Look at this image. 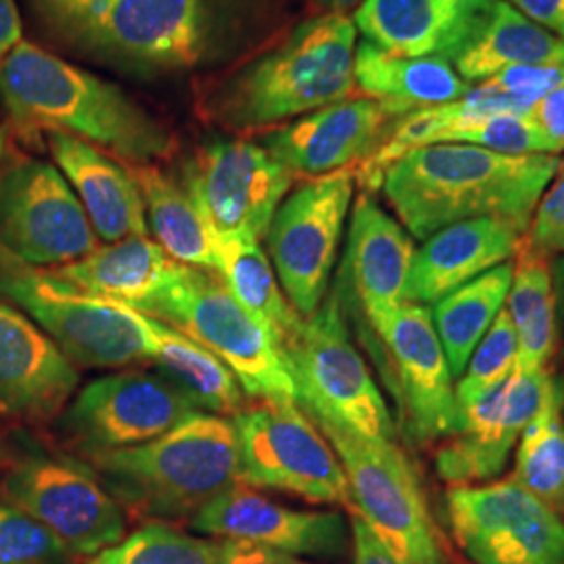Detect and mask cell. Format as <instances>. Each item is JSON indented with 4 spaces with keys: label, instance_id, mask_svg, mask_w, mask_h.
<instances>
[{
    "label": "cell",
    "instance_id": "38",
    "mask_svg": "<svg viewBox=\"0 0 564 564\" xmlns=\"http://www.w3.org/2000/svg\"><path fill=\"white\" fill-rule=\"evenodd\" d=\"M74 552L15 506H0V564H72Z\"/></svg>",
    "mask_w": 564,
    "mask_h": 564
},
{
    "label": "cell",
    "instance_id": "7",
    "mask_svg": "<svg viewBox=\"0 0 564 564\" xmlns=\"http://www.w3.org/2000/svg\"><path fill=\"white\" fill-rule=\"evenodd\" d=\"M282 356L310 419L337 424L366 440L393 442V419L347 333L337 291L316 314L303 318L300 330L282 347Z\"/></svg>",
    "mask_w": 564,
    "mask_h": 564
},
{
    "label": "cell",
    "instance_id": "21",
    "mask_svg": "<svg viewBox=\"0 0 564 564\" xmlns=\"http://www.w3.org/2000/svg\"><path fill=\"white\" fill-rule=\"evenodd\" d=\"M393 118L375 99H343L270 134L263 147L293 174L318 178L356 170L383 142Z\"/></svg>",
    "mask_w": 564,
    "mask_h": 564
},
{
    "label": "cell",
    "instance_id": "9",
    "mask_svg": "<svg viewBox=\"0 0 564 564\" xmlns=\"http://www.w3.org/2000/svg\"><path fill=\"white\" fill-rule=\"evenodd\" d=\"M239 484L318 505L351 506L341 460L297 402L263 400L235 414Z\"/></svg>",
    "mask_w": 564,
    "mask_h": 564
},
{
    "label": "cell",
    "instance_id": "14",
    "mask_svg": "<svg viewBox=\"0 0 564 564\" xmlns=\"http://www.w3.org/2000/svg\"><path fill=\"white\" fill-rule=\"evenodd\" d=\"M214 0H113L84 48L137 72H182L218 48Z\"/></svg>",
    "mask_w": 564,
    "mask_h": 564
},
{
    "label": "cell",
    "instance_id": "32",
    "mask_svg": "<svg viewBox=\"0 0 564 564\" xmlns=\"http://www.w3.org/2000/svg\"><path fill=\"white\" fill-rule=\"evenodd\" d=\"M218 274L228 291L272 333L282 349L300 330L303 318L286 300L260 241L247 237H218Z\"/></svg>",
    "mask_w": 564,
    "mask_h": 564
},
{
    "label": "cell",
    "instance_id": "1",
    "mask_svg": "<svg viewBox=\"0 0 564 564\" xmlns=\"http://www.w3.org/2000/svg\"><path fill=\"white\" fill-rule=\"evenodd\" d=\"M561 162L558 155H505L442 142L405 153L384 172L381 191L419 241L445 226L479 218L505 220L527 235Z\"/></svg>",
    "mask_w": 564,
    "mask_h": 564
},
{
    "label": "cell",
    "instance_id": "47",
    "mask_svg": "<svg viewBox=\"0 0 564 564\" xmlns=\"http://www.w3.org/2000/svg\"><path fill=\"white\" fill-rule=\"evenodd\" d=\"M496 2L498 0H454L458 23H460V30H463V41Z\"/></svg>",
    "mask_w": 564,
    "mask_h": 564
},
{
    "label": "cell",
    "instance_id": "46",
    "mask_svg": "<svg viewBox=\"0 0 564 564\" xmlns=\"http://www.w3.org/2000/svg\"><path fill=\"white\" fill-rule=\"evenodd\" d=\"M21 42L20 9L15 0H0V63Z\"/></svg>",
    "mask_w": 564,
    "mask_h": 564
},
{
    "label": "cell",
    "instance_id": "48",
    "mask_svg": "<svg viewBox=\"0 0 564 564\" xmlns=\"http://www.w3.org/2000/svg\"><path fill=\"white\" fill-rule=\"evenodd\" d=\"M321 7L326 9V13H339V15H345V11H349V9H354L358 2H362V0H316Z\"/></svg>",
    "mask_w": 564,
    "mask_h": 564
},
{
    "label": "cell",
    "instance_id": "22",
    "mask_svg": "<svg viewBox=\"0 0 564 564\" xmlns=\"http://www.w3.org/2000/svg\"><path fill=\"white\" fill-rule=\"evenodd\" d=\"M80 372L39 324L0 302V410L51 421L76 395Z\"/></svg>",
    "mask_w": 564,
    "mask_h": 564
},
{
    "label": "cell",
    "instance_id": "12",
    "mask_svg": "<svg viewBox=\"0 0 564 564\" xmlns=\"http://www.w3.org/2000/svg\"><path fill=\"white\" fill-rule=\"evenodd\" d=\"M7 505L20 508L57 535L76 556H93L126 533L120 502L78 460L30 454L11 464L2 479Z\"/></svg>",
    "mask_w": 564,
    "mask_h": 564
},
{
    "label": "cell",
    "instance_id": "50",
    "mask_svg": "<svg viewBox=\"0 0 564 564\" xmlns=\"http://www.w3.org/2000/svg\"><path fill=\"white\" fill-rule=\"evenodd\" d=\"M303 564V563H302Z\"/></svg>",
    "mask_w": 564,
    "mask_h": 564
},
{
    "label": "cell",
    "instance_id": "8",
    "mask_svg": "<svg viewBox=\"0 0 564 564\" xmlns=\"http://www.w3.org/2000/svg\"><path fill=\"white\" fill-rule=\"evenodd\" d=\"M314 423L341 460L351 491L349 510L375 538L402 563L444 564L423 487L395 442L366 440L326 421Z\"/></svg>",
    "mask_w": 564,
    "mask_h": 564
},
{
    "label": "cell",
    "instance_id": "45",
    "mask_svg": "<svg viewBox=\"0 0 564 564\" xmlns=\"http://www.w3.org/2000/svg\"><path fill=\"white\" fill-rule=\"evenodd\" d=\"M531 116L554 141L564 144V86L535 102Z\"/></svg>",
    "mask_w": 564,
    "mask_h": 564
},
{
    "label": "cell",
    "instance_id": "19",
    "mask_svg": "<svg viewBox=\"0 0 564 564\" xmlns=\"http://www.w3.org/2000/svg\"><path fill=\"white\" fill-rule=\"evenodd\" d=\"M414 256L416 249L408 230L362 193L351 209L335 291L339 297L360 303L366 321L379 337L408 303Z\"/></svg>",
    "mask_w": 564,
    "mask_h": 564
},
{
    "label": "cell",
    "instance_id": "5",
    "mask_svg": "<svg viewBox=\"0 0 564 564\" xmlns=\"http://www.w3.org/2000/svg\"><path fill=\"white\" fill-rule=\"evenodd\" d=\"M141 314L176 326L188 339L212 351L237 377L245 393L300 403L297 384L281 345L235 300L218 272L181 263Z\"/></svg>",
    "mask_w": 564,
    "mask_h": 564
},
{
    "label": "cell",
    "instance_id": "49",
    "mask_svg": "<svg viewBox=\"0 0 564 564\" xmlns=\"http://www.w3.org/2000/svg\"><path fill=\"white\" fill-rule=\"evenodd\" d=\"M0 160H2V139H0Z\"/></svg>",
    "mask_w": 564,
    "mask_h": 564
},
{
    "label": "cell",
    "instance_id": "39",
    "mask_svg": "<svg viewBox=\"0 0 564 564\" xmlns=\"http://www.w3.org/2000/svg\"><path fill=\"white\" fill-rule=\"evenodd\" d=\"M32 4L51 32L84 46L113 0H32Z\"/></svg>",
    "mask_w": 564,
    "mask_h": 564
},
{
    "label": "cell",
    "instance_id": "11",
    "mask_svg": "<svg viewBox=\"0 0 564 564\" xmlns=\"http://www.w3.org/2000/svg\"><path fill=\"white\" fill-rule=\"evenodd\" d=\"M199 412L160 372L120 370L90 381L57 416L63 442L80 458L149 444Z\"/></svg>",
    "mask_w": 564,
    "mask_h": 564
},
{
    "label": "cell",
    "instance_id": "44",
    "mask_svg": "<svg viewBox=\"0 0 564 564\" xmlns=\"http://www.w3.org/2000/svg\"><path fill=\"white\" fill-rule=\"evenodd\" d=\"M527 20L564 41V0H508Z\"/></svg>",
    "mask_w": 564,
    "mask_h": 564
},
{
    "label": "cell",
    "instance_id": "29",
    "mask_svg": "<svg viewBox=\"0 0 564 564\" xmlns=\"http://www.w3.org/2000/svg\"><path fill=\"white\" fill-rule=\"evenodd\" d=\"M149 337V360L160 375L182 389L203 412L228 416L245 408V391L237 377L199 343L174 326L139 312Z\"/></svg>",
    "mask_w": 564,
    "mask_h": 564
},
{
    "label": "cell",
    "instance_id": "4",
    "mask_svg": "<svg viewBox=\"0 0 564 564\" xmlns=\"http://www.w3.org/2000/svg\"><path fill=\"white\" fill-rule=\"evenodd\" d=\"M356 23L324 13L237 72L212 99V116L235 130H256L347 99L354 88Z\"/></svg>",
    "mask_w": 564,
    "mask_h": 564
},
{
    "label": "cell",
    "instance_id": "30",
    "mask_svg": "<svg viewBox=\"0 0 564 564\" xmlns=\"http://www.w3.org/2000/svg\"><path fill=\"white\" fill-rule=\"evenodd\" d=\"M132 174L141 188L149 230L163 251L182 265L218 272V235L184 182L174 181L155 165H139Z\"/></svg>",
    "mask_w": 564,
    "mask_h": 564
},
{
    "label": "cell",
    "instance_id": "28",
    "mask_svg": "<svg viewBox=\"0 0 564 564\" xmlns=\"http://www.w3.org/2000/svg\"><path fill=\"white\" fill-rule=\"evenodd\" d=\"M364 41L398 57H444L463 41L454 0H364L356 11Z\"/></svg>",
    "mask_w": 564,
    "mask_h": 564
},
{
    "label": "cell",
    "instance_id": "34",
    "mask_svg": "<svg viewBox=\"0 0 564 564\" xmlns=\"http://www.w3.org/2000/svg\"><path fill=\"white\" fill-rule=\"evenodd\" d=\"M564 383L550 377L544 402L517 447L512 479L564 521Z\"/></svg>",
    "mask_w": 564,
    "mask_h": 564
},
{
    "label": "cell",
    "instance_id": "15",
    "mask_svg": "<svg viewBox=\"0 0 564 564\" xmlns=\"http://www.w3.org/2000/svg\"><path fill=\"white\" fill-rule=\"evenodd\" d=\"M449 527L475 564H564V521L512 477L452 487Z\"/></svg>",
    "mask_w": 564,
    "mask_h": 564
},
{
    "label": "cell",
    "instance_id": "16",
    "mask_svg": "<svg viewBox=\"0 0 564 564\" xmlns=\"http://www.w3.org/2000/svg\"><path fill=\"white\" fill-rule=\"evenodd\" d=\"M293 181L265 147L241 139L209 142L184 167V186L218 237L263 239Z\"/></svg>",
    "mask_w": 564,
    "mask_h": 564
},
{
    "label": "cell",
    "instance_id": "10",
    "mask_svg": "<svg viewBox=\"0 0 564 564\" xmlns=\"http://www.w3.org/2000/svg\"><path fill=\"white\" fill-rule=\"evenodd\" d=\"M354 188V170L303 182L282 199L263 237L281 289L302 318L326 297Z\"/></svg>",
    "mask_w": 564,
    "mask_h": 564
},
{
    "label": "cell",
    "instance_id": "20",
    "mask_svg": "<svg viewBox=\"0 0 564 564\" xmlns=\"http://www.w3.org/2000/svg\"><path fill=\"white\" fill-rule=\"evenodd\" d=\"M395 364L400 395L414 440L429 444L452 437L460 408L444 345L424 305L405 303L379 337Z\"/></svg>",
    "mask_w": 564,
    "mask_h": 564
},
{
    "label": "cell",
    "instance_id": "36",
    "mask_svg": "<svg viewBox=\"0 0 564 564\" xmlns=\"http://www.w3.org/2000/svg\"><path fill=\"white\" fill-rule=\"evenodd\" d=\"M447 142L484 147L505 155H558L564 144L554 141L544 128L533 120L531 111H506L473 121L458 128Z\"/></svg>",
    "mask_w": 564,
    "mask_h": 564
},
{
    "label": "cell",
    "instance_id": "33",
    "mask_svg": "<svg viewBox=\"0 0 564 564\" xmlns=\"http://www.w3.org/2000/svg\"><path fill=\"white\" fill-rule=\"evenodd\" d=\"M512 284V262L502 263L433 305V326L454 377H463L475 347L505 310Z\"/></svg>",
    "mask_w": 564,
    "mask_h": 564
},
{
    "label": "cell",
    "instance_id": "3",
    "mask_svg": "<svg viewBox=\"0 0 564 564\" xmlns=\"http://www.w3.org/2000/svg\"><path fill=\"white\" fill-rule=\"evenodd\" d=\"M82 463L121 508L155 521L193 519L239 484V440L232 421L199 410L149 444Z\"/></svg>",
    "mask_w": 564,
    "mask_h": 564
},
{
    "label": "cell",
    "instance_id": "42",
    "mask_svg": "<svg viewBox=\"0 0 564 564\" xmlns=\"http://www.w3.org/2000/svg\"><path fill=\"white\" fill-rule=\"evenodd\" d=\"M349 527H351V558L354 564H405L393 556L387 547H384L375 533L366 527L362 519L349 510Z\"/></svg>",
    "mask_w": 564,
    "mask_h": 564
},
{
    "label": "cell",
    "instance_id": "35",
    "mask_svg": "<svg viewBox=\"0 0 564 564\" xmlns=\"http://www.w3.org/2000/svg\"><path fill=\"white\" fill-rule=\"evenodd\" d=\"M223 542L203 540L165 523L144 524L86 564H218Z\"/></svg>",
    "mask_w": 564,
    "mask_h": 564
},
{
    "label": "cell",
    "instance_id": "26",
    "mask_svg": "<svg viewBox=\"0 0 564 564\" xmlns=\"http://www.w3.org/2000/svg\"><path fill=\"white\" fill-rule=\"evenodd\" d=\"M354 78L364 97L383 102L393 118L458 101L473 90L444 57H398L368 41L356 46Z\"/></svg>",
    "mask_w": 564,
    "mask_h": 564
},
{
    "label": "cell",
    "instance_id": "25",
    "mask_svg": "<svg viewBox=\"0 0 564 564\" xmlns=\"http://www.w3.org/2000/svg\"><path fill=\"white\" fill-rule=\"evenodd\" d=\"M449 63L470 86L512 67L564 65V41L498 0L452 53Z\"/></svg>",
    "mask_w": 564,
    "mask_h": 564
},
{
    "label": "cell",
    "instance_id": "23",
    "mask_svg": "<svg viewBox=\"0 0 564 564\" xmlns=\"http://www.w3.org/2000/svg\"><path fill=\"white\" fill-rule=\"evenodd\" d=\"M523 239L517 226L496 218L445 226L416 249L408 303L435 305L466 282L510 262Z\"/></svg>",
    "mask_w": 564,
    "mask_h": 564
},
{
    "label": "cell",
    "instance_id": "6",
    "mask_svg": "<svg viewBox=\"0 0 564 564\" xmlns=\"http://www.w3.org/2000/svg\"><path fill=\"white\" fill-rule=\"evenodd\" d=\"M0 295L18 303L76 366L121 368L149 360V337L137 310L93 297L2 247Z\"/></svg>",
    "mask_w": 564,
    "mask_h": 564
},
{
    "label": "cell",
    "instance_id": "43",
    "mask_svg": "<svg viewBox=\"0 0 564 564\" xmlns=\"http://www.w3.org/2000/svg\"><path fill=\"white\" fill-rule=\"evenodd\" d=\"M218 564H302V561L253 542L224 540Z\"/></svg>",
    "mask_w": 564,
    "mask_h": 564
},
{
    "label": "cell",
    "instance_id": "31",
    "mask_svg": "<svg viewBox=\"0 0 564 564\" xmlns=\"http://www.w3.org/2000/svg\"><path fill=\"white\" fill-rule=\"evenodd\" d=\"M506 310L514 324L517 372H542L556 347V295L547 256L527 239L512 258Z\"/></svg>",
    "mask_w": 564,
    "mask_h": 564
},
{
    "label": "cell",
    "instance_id": "27",
    "mask_svg": "<svg viewBox=\"0 0 564 564\" xmlns=\"http://www.w3.org/2000/svg\"><path fill=\"white\" fill-rule=\"evenodd\" d=\"M178 265L158 242L130 237L99 247L78 262L53 268V272L93 297L142 312L176 274Z\"/></svg>",
    "mask_w": 564,
    "mask_h": 564
},
{
    "label": "cell",
    "instance_id": "24",
    "mask_svg": "<svg viewBox=\"0 0 564 564\" xmlns=\"http://www.w3.org/2000/svg\"><path fill=\"white\" fill-rule=\"evenodd\" d=\"M48 151L59 172L78 195L97 239L105 245L147 237L139 182L105 151L63 132H46Z\"/></svg>",
    "mask_w": 564,
    "mask_h": 564
},
{
    "label": "cell",
    "instance_id": "41",
    "mask_svg": "<svg viewBox=\"0 0 564 564\" xmlns=\"http://www.w3.org/2000/svg\"><path fill=\"white\" fill-rule=\"evenodd\" d=\"M527 239L545 256L564 253V162L533 212Z\"/></svg>",
    "mask_w": 564,
    "mask_h": 564
},
{
    "label": "cell",
    "instance_id": "17",
    "mask_svg": "<svg viewBox=\"0 0 564 564\" xmlns=\"http://www.w3.org/2000/svg\"><path fill=\"white\" fill-rule=\"evenodd\" d=\"M550 372H512L481 398L460 410L458 431L437 449V475L452 487L496 479L538 414L550 384Z\"/></svg>",
    "mask_w": 564,
    "mask_h": 564
},
{
    "label": "cell",
    "instance_id": "2",
    "mask_svg": "<svg viewBox=\"0 0 564 564\" xmlns=\"http://www.w3.org/2000/svg\"><path fill=\"white\" fill-rule=\"evenodd\" d=\"M0 99L28 130L63 132L151 165L172 151V137L111 82L21 41L0 63Z\"/></svg>",
    "mask_w": 564,
    "mask_h": 564
},
{
    "label": "cell",
    "instance_id": "40",
    "mask_svg": "<svg viewBox=\"0 0 564 564\" xmlns=\"http://www.w3.org/2000/svg\"><path fill=\"white\" fill-rule=\"evenodd\" d=\"M479 86H487L491 90L510 95L531 109L535 102L544 99L545 95L554 93L556 88H563L564 65L512 67Z\"/></svg>",
    "mask_w": 564,
    "mask_h": 564
},
{
    "label": "cell",
    "instance_id": "13",
    "mask_svg": "<svg viewBox=\"0 0 564 564\" xmlns=\"http://www.w3.org/2000/svg\"><path fill=\"white\" fill-rule=\"evenodd\" d=\"M0 247L36 268H61L99 249L78 195L51 163L21 160L0 172Z\"/></svg>",
    "mask_w": 564,
    "mask_h": 564
},
{
    "label": "cell",
    "instance_id": "18",
    "mask_svg": "<svg viewBox=\"0 0 564 564\" xmlns=\"http://www.w3.org/2000/svg\"><path fill=\"white\" fill-rule=\"evenodd\" d=\"M191 527L223 540H245L293 558H341L351 545V527L333 510H297L237 484L191 519Z\"/></svg>",
    "mask_w": 564,
    "mask_h": 564
},
{
    "label": "cell",
    "instance_id": "37",
    "mask_svg": "<svg viewBox=\"0 0 564 564\" xmlns=\"http://www.w3.org/2000/svg\"><path fill=\"white\" fill-rule=\"evenodd\" d=\"M517 354L519 341L514 324L510 321V314L505 305V310L496 316V321L475 347L470 360L464 368L463 379L456 387L458 408L463 410L496 384L505 383L517 370Z\"/></svg>",
    "mask_w": 564,
    "mask_h": 564
}]
</instances>
